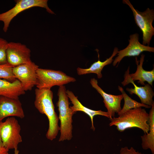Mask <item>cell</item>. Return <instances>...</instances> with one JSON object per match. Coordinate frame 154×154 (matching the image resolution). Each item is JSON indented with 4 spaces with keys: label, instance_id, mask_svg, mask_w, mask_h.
Instances as JSON below:
<instances>
[{
    "label": "cell",
    "instance_id": "cell-1",
    "mask_svg": "<svg viewBox=\"0 0 154 154\" xmlns=\"http://www.w3.org/2000/svg\"><path fill=\"white\" fill-rule=\"evenodd\" d=\"M35 107L42 114H45L49 121V127L46 134V138L52 141L55 139L60 127L58 125L59 119L55 112L53 102V93L50 89H39L35 90Z\"/></svg>",
    "mask_w": 154,
    "mask_h": 154
},
{
    "label": "cell",
    "instance_id": "cell-2",
    "mask_svg": "<svg viewBox=\"0 0 154 154\" xmlns=\"http://www.w3.org/2000/svg\"><path fill=\"white\" fill-rule=\"evenodd\" d=\"M149 114L145 109L139 107L129 110L118 117L110 119V126L115 125L118 131L122 132L132 128H137L147 134L149 126L148 123Z\"/></svg>",
    "mask_w": 154,
    "mask_h": 154
},
{
    "label": "cell",
    "instance_id": "cell-3",
    "mask_svg": "<svg viewBox=\"0 0 154 154\" xmlns=\"http://www.w3.org/2000/svg\"><path fill=\"white\" fill-rule=\"evenodd\" d=\"M57 95L58 100L56 105L59 112L58 117L60 121V133L58 141L70 140L72 137V117L75 113L69 106V98L64 85L59 86Z\"/></svg>",
    "mask_w": 154,
    "mask_h": 154
},
{
    "label": "cell",
    "instance_id": "cell-4",
    "mask_svg": "<svg viewBox=\"0 0 154 154\" xmlns=\"http://www.w3.org/2000/svg\"><path fill=\"white\" fill-rule=\"evenodd\" d=\"M123 3L128 5L133 12L134 20L143 33V44L149 46L154 35V28L152 23L154 19V11L149 8L141 12L135 9L129 0H123Z\"/></svg>",
    "mask_w": 154,
    "mask_h": 154
},
{
    "label": "cell",
    "instance_id": "cell-5",
    "mask_svg": "<svg viewBox=\"0 0 154 154\" xmlns=\"http://www.w3.org/2000/svg\"><path fill=\"white\" fill-rule=\"evenodd\" d=\"M37 88L50 89L53 86H59L76 81L72 77L59 70L38 68L37 71Z\"/></svg>",
    "mask_w": 154,
    "mask_h": 154
},
{
    "label": "cell",
    "instance_id": "cell-6",
    "mask_svg": "<svg viewBox=\"0 0 154 154\" xmlns=\"http://www.w3.org/2000/svg\"><path fill=\"white\" fill-rule=\"evenodd\" d=\"M21 126L14 117H8L0 122V135L4 146L8 149H17L22 141L20 134Z\"/></svg>",
    "mask_w": 154,
    "mask_h": 154
},
{
    "label": "cell",
    "instance_id": "cell-7",
    "mask_svg": "<svg viewBox=\"0 0 154 154\" xmlns=\"http://www.w3.org/2000/svg\"><path fill=\"white\" fill-rule=\"evenodd\" d=\"M47 0H16L15 6L5 12L0 13V21L3 23V30L6 33L12 19L22 11L34 7L45 9L48 13H54L48 7Z\"/></svg>",
    "mask_w": 154,
    "mask_h": 154
},
{
    "label": "cell",
    "instance_id": "cell-8",
    "mask_svg": "<svg viewBox=\"0 0 154 154\" xmlns=\"http://www.w3.org/2000/svg\"><path fill=\"white\" fill-rule=\"evenodd\" d=\"M38 68V66L32 61L13 67L14 75L20 82L25 91L31 90L36 85L37 71Z\"/></svg>",
    "mask_w": 154,
    "mask_h": 154
},
{
    "label": "cell",
    "instance_id": "cell-9",
    "mask_svg": "<svg viewBox=\"0 0 154 154\" xmlns=\"http://www.w3.org/2000/svg\"><path fill=\"white\" fill-rule=\"evenodd\" d=\"M31 51L25 44L20 42H8L6 51L7 63L14 67L32 61Z\"/></svg>",
    "mask_w": 154,
    "mask_h": 154
},
{
    "label": "cell",
    "instance_id": "cell-10",
    "mask_svg": "<svg viewBox=\"0 0 154 154\" xmlns=\"http://www.w3.org/2000/svg\"><path fill=\"white\" fill-rule=\"evenodd\" d=\"M129 37L128 45L124 49L118 51L117 56L113 61V66H116L117 63V66H118L121 61L125 57L138 56L144 51L154 52V47L144 45L140 43L138 34L136 33L131 35Z\"/></svg>",
    "mask_w": 154,
    "mask_h": 154
},
{
    "label": "cell",
    "instance_id": "cell-11",
    "mask_svg": "<svg viewBox=\"0 0 154 154\" xmlns=\"http://www.w3.org/2000/svg\"><path fill=\"white\" fill-rule=\"evenodd\" d=\"M130 83L133 84L134 87L127 88L126 90L131 95L134 94L137 95L142 104L151 106L154 103L153 100L154 93L151 85L148 84H145L143 86L139 87L136 85L129 76V67L125 72L124 80L121 83L123 86H125Z\"/></svg>",
    "mask_w": 154,
    "mask_h": 154
},
{
    "label": "cell",
    "instance_id": "cell-12",
    "mask_svg": "<svg viewBox=\"0 0 154 154\" xmlns=\"http://www.w3.org/2000/svg\"><path fill=\"white\" fill-rule=\"evenodd\" d=\"M90 83L103 97L104 105L110 118L115 117L116 113L118 114L121 109V102L123 98L122 94L115 95L105 92L98 85L97 80L93 78L90 79Z\"/></svg>",
    "mask_w": 154,
    "mask_h": 154
},
{
    "label": "cell",
    "instance_id": "cell-13",
    "mask_svg": "<svg viewBox=\"0 0 154 154\" xmlns=\"http://www.w3.org/2000/svg\"><path fill=\"white\" fill-rule=\"evenodd\" d=\"M16 116L21 119L25 115L19 99L0 96V122L5 117Z\"/></svg>",
    "mask_w": 154,
    "mask_h": 154
},
{
    "label": "cell",
    "instance_id": "cell-14",
    "mask_svg": "<svg viewBox=\"0 0 154 154\" xmlns=\"http://www.w3.org/2000/svg\"><path fill=\"white\" fill-rule=\"evenodd\" d=\"M66 93L68 97L73 104L72 106H70V108L75 114L77 111H81L88 115L90 117L91 121V128L93 131H94L95 129L93 121V119L94 116L96 115H101L106 117L109 119L110 118V116L107 112L103 111L101 110H95L84 106L71 91L69 90H66Z\"/></svg>",
    "mask_w": 154,
    "mask_h": 154
},
{
    "label": "cell",
    "instance_id": "cell-15",
    "mask_svg": "<svg viewBox=\"0 0 154 154\" xmlns=\"http://www.w3.org/2000/svg\"><path fill=\"white\" fill-rule=\"evenodd\" d=\"M25 91L20 82L16 79L13 82L0 79V96L19 99Z\"/></svg>",
    "mask_w": 154,
    "mask_h": 154
},
{
    "label": "cell",
    "instance_id": "cell-16",
    "mask_svg": "<svg viewBox=\"0 0 154 154\" xmlns=\"http://www.w3.org/2000/svg\"><path fill=\"white\" fill-rule=\"evenodd\" d=\"M145 55L142 54L139 61L137 60V57L135 58L137 68L135 72L129 74L132 80L134 81L138 80V82L141 84L144 85V82H147L151 86L154 80V68L150 71H146L143 68V64L144 60Z\"/></svg>",
    "mask_w": 154,
    "mask_h": 154
},
{
    "label": "cell",
    "instance_id": "cell-17",
    "mask_svg": "<svg viewBox=\"0 0 154 154\" xmlns=\"http://www.w3.org/2000/svg\"><path fill=\"white\" fill-rule=\"evenodd\" d=\"M118 51V48L115 47L114 49L113 52L111 56L108 58L103 62H101L99 59L93 63L87 68H82L78 67L77 68V72L78 75H80L88 74L94 73L97 75L98 78H101L102 75L101 73L103 68L106 65L112 63L114 60L113 58L117 54Z\"/></svg>",
    "mask_w": 154,
    "mask_h": 154
},
{
    "label": "cell",
    "instance_id": "cell-18",
    "mask_svg": "<svg viewBox=\"0 0 154 154\" xmlns=\"http://www.w3.org/2000/svg\"><path fill=\"white\" fill-rule=\"evenodd\" d=\"M148 122L149 126V131L147 134L141 136V146L143 149H150L152 154H154V103L149 114Z\"/></svg>",
    "mask_w": 154,
    "mask_h": 154
},
{
    "label": "cell",
    "instance_id": "cell-19",
    "mask_svg": "<svg viewBox=\"0 0 154 154\" xmlns=\"http://www.w3.org/2000/svg\"><path fill=\"white\" fill-rule=\"evenodd\" d=\"M118 89L122 93L124 101V104L122 108L117 114L118 116L124 114L129 110L134 108L141 107L148 108H151V106L139 102L131 99L127 94L121 87L119 86Z\"/></svg>",
    "mask_w": 154,
    "mask_h": 154
},
{
    "label": "cell",
    "instance_id": "cell-20",
    "mask_svg": "<svg viewBox=\"0 0 154 154\" xmlns=\"http://www.w3.org/2000/svg\"><path fill=\"white\" fill-rule=\"evenodd\" d=\"M13 67L7 63L0 64V79L10 82L15 80L16 79L13 72Z\"/></svg>",
    "mask_w": 154,
    "mask_h": 154
},
{
    "label": "cell",
    "instance_id": "cell-21",
    "mask_svg": "<svg viewBox=\"0 0 154 154\" xmlns=\"http://www.w3.org/2000/svg\"><path fill=\"white\" fill-rule=\"evenodd\" d=\"M8 43L6 40L0 37V64L7 63L6 51Z\"/></svg>",
    "mask_w": 154,
    "mask_h": 154
},
{
    "label": "cell",
    "instance_id": "cell-22",
    "mask_svg": "<svg viewBox=\"0 0 154 154\" xmlns=\"http://www.w3.org/2000/svg\"><path fill=\"white\" fill-rule=\"evenodd\" d=\"M120 154H144L136 151L133 147L129 148L127 147H121L120 151Z\"/></svg>",
    "mask_w": 154,
    "mask_h": 154
},
{
    "label": "cell",
    "instance_id": "cell-23",
    "mask_svg": "<svg viewBox=\"0 0 154 154\" xmlns=\"http://www.w3.org/2000/svg\"><path fill=\"white\" fill-rule=\"evenodd\" d=\"M9 150L3 145L0 135V154H9Z\"/></svg>",
    "mask_w": 154,
    "mask_h": 154
},
{
    "label": "cell",
    "instance_id": "cell-24",
    "mask_svg": "<svg viewBox=\"0 0 154 154\" xmlns=\"http://www.w3.org/2000/svg\"><path fill=\"white\" fill-rule=\"evenodd\" d=\"M19 151L17 149H15L14 154H19Z\"/></svg>",
    "mask_w": 154,
    "mask_h": 154
},
{
    "label": "cell",
    "instance_id": "cell-25",
    "mask_svg": "<svg viewBox=\"0 0 154 154\" xmlns=\"http://www.w3.org/2000/svg\"><path fill=\"white\" fill-rule=\"evenodd\" d=\"M115 154V153H114V154Z\"/></svg>",
    "mask_w": 154,
    "mask_h": 154
}]
</instances>
